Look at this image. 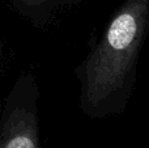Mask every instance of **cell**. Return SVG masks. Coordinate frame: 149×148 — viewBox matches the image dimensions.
<instances>
[{"instance_id":"1","label":"cell","mask_w":149,"mask_h":148,"mask_svg":"<svg viewBox=\"0 0 149 148\" xmlns=\"http://www.w3.org/2000/svg\"><path fill=\"white\" fill-rule=\"evenodd\" d=\"M149 15V0H128L111 20L85 67L84 94L92 106L124 85L141 47Z\"/></svg>"},{"instance_id":"2","label":"cell","mask_w":149,"mask_h":148,"mask_svg":"<svg viewBox=\"0 0 149 148\" xmlns=\"http://www.w3.org/2000/svg\"><path fill=\"white\" fill-rule=\"evenodd\" d=\"M0 148H39L36 115L25 109L15 110L0 127Z\"/></svg>"},{"instance_id":"3","label":"cell","mask_w":149,"mask_h":148,"mask_svg":"<svg viewBox=\"0 0 149 148\" xmlns=\"http://www.w3.org/2000/svg\"><path fill=\"white\" fill-rule=\"evenodd\" d=\"M28 3H30V4H36V3H41V1H45V0H26Z\"/></svg>"}]
</instances>
